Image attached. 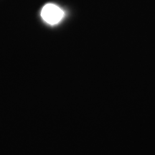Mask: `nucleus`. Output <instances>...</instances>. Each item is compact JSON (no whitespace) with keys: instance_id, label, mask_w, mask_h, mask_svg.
<instances>
[{"instance_id":"f257e3e1","label":"nucleus","mask_w":155,"mask_h":155,"mask_svg":"<svg viewBox=\"0 0 155 155\" xmlns=\"http://www.w3.org/2000/svg\"><path fill=\"white\" fill-rule=\"evenodd\" d=\"M41 15L45 22L49 24L54 25L61 20L63 16V12L58 6L48 4L43 7Z\"/></svg>"}]
</instances>
